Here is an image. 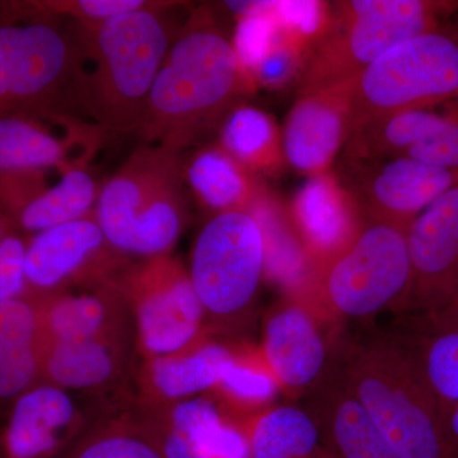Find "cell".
<instances>
[{
	"instance_id": "d4e9b609",
	"label": "cell",
	"mask_w": 458,
	"mask_h": 458,
	"mask_svg": "<svg viewBox=\"0 0 458 458\" xmlns=\"http://www.w3.org/2000/svg\"><path fill=\"white\" fill-rule=\"evenodd\" d=\"M445 119L442 106L381 114L355 125L344 146V158L385 159L408 155L432 137Z\"/></svg>"
},
{
	"instance_id": "f1b7e54d",
	"label": "cell",
	"mask_w": 458,
	"mask_h": 458,
	"mask_svg": "<svg viewBox=\"0 0 458 458\" xmlns=\"http://www.w3.org/2000/svg\"><path fill=\"white\" fill-rule=\"evenodd\" d=\"M236 421L246 434L252 458H316L318 426L306 410L273 405Z\"/></svg>"
},
{
	"instance_id": "44dd1931",
	"label": "cell",
	"mask_w": 458,
	"mask_h": 458,
	"mask_svg": "<svg viewBox=\"0 0 458 458\" xmlns=\"http://www.w3.org/2000/svg\"><path fill=\"white\" fill-rule=\"evenodd\" d=\"M134 418L165 458H209L225 414L218 401L197 396L157 405L141 403Z\"/></svg>"
},
{
	"instance_id": "e575fe53",
	"label": "cell",
	"mask_w": 458,
	"mask_h": 458,
	"mask_svg": "<svg viewBox=\"0 0 458 458\" xmlns=\"http://www.w3.org/2000/svg\"><path fill=\"white\" fill-rule=\"evenodd\" d=\"M331 4L325 2H274L273 16L280 32L309 55L330 21Z\"/></svg>"
},
{
	"instance_id": "52a82bcc",
	"label": "cell",
	"mask_w": 458,
	"mask_h": 458,
	"mask_svg": "<svg viewBox=\"0 0 458 458\" xmlns=\"http://www.w3.org/2000/svg\"><path fill=\"white\" fill-rule=\"evenodd\" d=\"M411 283L408 228L366 221L351 246L312 271L302 300L325 318L364 319L403 309Z\"/></svg>"
},
{
	"instance_id": "f35d334b",
	"label": "cell",
	"mask_w": 458,
	"mask_h": 458,
	"mask_svg": "<svg viewBox=\"0 0 458 458\" xmlns=\"http://www.w3.org/2000/svg\"><path fill=\"white\" fill-rule=\"evenodd\" d=\"M26 238L12 231L0 242V303L26 293Z\"/></svg>"
},
{
	"instance_id": "4fadbf2b",
	"label": "cell",
	"mask_w": 458,
	"mask_h": 458,
	"mask_svg": "<svg viewBox=\"0 0 458 458\" xmlns=\"http://www.w3.org/2000/svg\"><path fill=\"white\" fill-rule=\"evenodd\" d=\"M412 283L403 309L429 313L458 302V181L408 228Z\"/></svg>"
},
{
	"instance_id": "ffe728a7",
	"label": "cell",
	"mask_w": 458,
	"mask_h": 458,
	"mask_svg": "<svg viewBox=\"0 0 458 458\" xmlns=\"http://www.w3.org/2000/svg\"><path fill=\"white\" fill-rule=\"evenodd\" d=\"M312 394L310 412L318 432L316 458H400L344 386L337 369Z\"/></svg>"
},
{
	"instance_id": "6da1fadb",
	"label": "cell",
	"mask_w": 458,
	"mask_h": 458,
	"mask_svg": "<svg viewBox=\"0 0 458 458\" xmlns=\"http://www.w3.org/2000/svg\"><path fill=\"white\" fill-rule=\"evenodd\" d=\"M255 84L209 5L190 9L148 98L138 137L176 153L219 129Z\"/></svg>"
},
{
	"instance_id": "74e56055",
	"label": "cell",
	"mask_w": 458,
	"mask_h": 458,
	"mask_svg": "<svg viewBox=\"0 0 458 458\" xmlns=\"http://www.w3.org/2000/svg\"><path fill=\"white\" fill-rule=\"evenodd\" d=\"M445 119L432 137L412 148L408 157L458 171V99L443 105Z\"/></svg>"
},
{
	"instance_id": "ac0fdd59",
	"label": "cell",
	"mask_w": 458,
	"mask_h": 458,
	"mask_svg": "<svg viewBox=\"0 0 458 458\" xmlns=\"http://www.w3.org/2000/svg\"><path fill=\"white\" fill-rule=\"evenodd\" d=\"M82 433V417L64 388L47 382L14 400L4 433L8 458L60 456Z\"/></svg>"
},
{
	"instance_id": "f546056e",
	"label": "cell",
	"mask_w": 458,
	"mask_h": 458,
	"mask_svg": "<svg viewBox=\"0 0 458 458\" xmlns=\"http://www.w3.org/2000/svg\"><path fill=\"white\" fill-rule=\"evenodd\" d=\"M280 391L278 381L259 348L233 349L219 384L213 393L225 415L241 420L271 408Z\"/></svg>"
},
{
	"instance_id": "8fae6325",
	"label": "cell",
	"mask_w": 458,
	"mask_h": 458,
	"mask_svg": "<svg viewBox=\"0 0 458 458\" xmlns=\"http://www.w3.org/2000/svg\"><path fill=\"white\" fill-rule=\"evenodd\" d=\"M334 174L360 205L366 221L405 228L458 181V171L408 156L385 159L342 157Z\"/></svg>"
},
{
	"instance_id": "d6986e66",
	"label": "cell",
	"mask_w": 458,
	"mask_h": 458,
	"mask_svg": "<svg viewBox=\"0 0 458 458\" xmlns=\"http://www.w3.org/2000/svg\"><path fill=\"white\" fill-rule=\"evenodd\" d=\"M44 345L134 335L131 310L117 284L81 293L38 294Z\"/></svg>"
},
{
	"instance_id": "836d02e7",
	"label": "cell",
	"mask_w": 458,
	"mask_h": 458,
	"mask_svg": "<svg viewBox=\"0 0 458 458\" xmlns=\"http://www.w3.org/2000/svg\"><path fill=\"white\" fill-rule=\"evenodd\" d=\"M41 339L40 303L27 291L22 297L0 303V361Z\"/></svg>"
},
{
	"instance_id": "8d00e7d4",
	"label": "cell",
	"mask_w": 458,
	"mask_h": 458,
	"mask_svg": "<svg viewBox=\"0 0 458 458\" xmlns=\"http://www.w3.org/2000/svg\"><path fill=\"white\" fill-rule=\"evenodd\" d=\"M279 29V27H278ZM307 53L279 31L278 38L271 45L252 73L255 86L278 89L300 78Z\"/></svg>"
},
{
	"instance_id": "7402d4cb",
	"label": "cell",
	"mask_w": 458,
	"mask_h": 458,
	"mask_svg": "<svg viewBox=\"0 0 458 458\" xmlns=\"http://www.w3.org/2000/svg\"><path fill=\"white\" fill-rule=\"evenodd\" d=\"M134 335L45 346L42 382L71 390H101L128 369Z\"/></svg>"
},
{
	"instance_id": "e0dca14e",
	"label": "cell",
	"mask_w": 458,
	"mask_h": 458,
	"mask_svg": "<svg viewBox=\"0 0 458 458\" xmlns=\"http://www.w3.org/2000/svg\"><path fill=\"white\" fill-rule=\"evenodd\" d=\"M288 214L312 271L342 254L366 223L360 205L333 171L307 179L295 191Z\"/></svg>"
},
{
	"instance_id": "7c38bea8",
	"label": "cell",
	"mask_w": 458,
	"mask_h": 458,
	"mask_svg": "<svg viewBox=\"0 0 458 458\" xmlns=\"http://www.w3.org/2000/svg\"><path fill=\"white\" fill-rule=\"evenodd\" d=\"M129 259L108 246L95 212L35 234L27 243V291L56 293L71 285L86 289L116 284Z\"/></svg>"
},
{
	"instance_id": "5bb4252c",
	"label": "cell",
	"mask_w": 458,
	"mask_h": 458,
	"mask_svg": "<svg viewBox=\"0 0 458 458\" xmlns=\"http://www.w3.org/2000/svg\"><path fill=\"white\" fill-rule=\"evenodd\" d=\"M324 318L294 295L267 313L260 351L280 391L292 394L313 391L330 375L333 369Z\"/></svg>"
},
{
	"instance_id": "3957f363",
	"label": "cell",
	"mask_w": 458,
	"mask_h": 458,
	"mask_svg": "<svg viewBox=\"0 0 458 458\" xmlns=\"http://www.w3.org/2000/svg\"><path fill=\"white\" fill-rule=\"evenodd\" d=\"M337 373L400 458H448L438 403L406 339L349 344Z\"/></svg>"
},
{
	"instance_id": "cb8c5ba5",
	"label": "cell",
	"mask_w": 458,
	"mask_h": 458,
	"mask_svg": "<svg viewBox=\"0 0 458 458\" xmlns=\"http://www.w3.org/2000/svg\"><path fill=\"white\" fill-rule=\"evenodd\" d=\"M183 176L192 194L213 216L249 212L264 182L238 164L218 144L203 147L183 165Z\"/></svg>"
},
{
	"instance_id": "2e32d148",
	"label": "cell",
	"mask_w": 458,
	"mask_h": 458,
	"mask_svg": "<svg viewBox=\"0 0 458 458\" xmlns=\"http://www.w3.org/2000/svg\"><path fill=\"white\" fill-rule=\"evenodd\" d=\"M349 83L300 96L282 131L286 165L307 179L327 174L352 131Z\"/></svg>"
},
{
	"instance_id": "603a6c76",
	"label": "cell",
	"mask_w": 458,
	"mask_h": 458,
	"mask_svg": "<svg viewBox=\"0 0 458 458\" xmlns=\"http://www.w3.org/2000/svg\"><path fill=\"white\" fill-rule=\"evenodd\" d=\"M232 355L231 346L207 340L181 354L148 358L140 369L143 403H176L213 391Z\"/></svg>"
},
{
	"instance_id": "ba28073f",
	"label": "cell",
	"mask_w": 458,
	"mask_h": 458,
	"mask_svg": "<svg viewBox=\"0 0 458 458\" xmlns=\"http://www.w3.org/2000/svg\"><path fill=\"white\" fill-rule=\"evenodd\" d=\"M352 129L381 114L458 99V13L400 42L349 83Z\"/></svg>"
},
{
	"instance_id": "d590c367",
	"label": "cell",
	"mask_w": 458,
	"mask_h": 458,
	"mask_svg": "<svg viewBox=\"0 0 458 458\" xmlns=\"http://www.w3.org/2000/svg\"><path fill=\"white\" fill-rule=\"evenodd\" d=\"M45 345L41 339L0 361V403L16 400L42 382Z\"/></svg>"
},
{
	"instance_id": "4316f807",
	"label": "cell",
	"mask_w": 458,
	"mask_h": 458,
	"mask_svg": "<svg viewBox=\"0 0 458 458\" xmlns=\"http://www.w3.org/2000/svg\"><path fill=\"white\" fill-rule=\"evenodd\" d=\"M423 316L420 335L406 342L417 355L443 420L458 403V302Z\"/></svg>"
},
{
	"instance_id": "277c9868",
	"label": "cell",
	"mask_w": 458,
	"mask_h": 458,
	"mask_svg": "<svg viewBox=\"0 0 458 458\" xmlns=\"http://www.w3.org/2000/svg\"><path fill=\"white\" fill-rule=\"evenodd\" d=\"M180 153L141 144L101 186L95 218L108 246L123 258L171 254L186 222Z\"/></svg>"
},
{
	"instance_id": "9c48e42d",
	"label": "cell",
	"mask_w": 458,
	"mask_h": 458,
	"mask_svg": "<svg viewBox=\"0 0 458 458\" xmlns=\"http://www.w3.org/2000/svg\"><path fill=\"white\" fill-rule=\"evenodd\" d=\"M265 240L249 212L213 216L195 241L190 264L205 319L219 324L242 318L265 278Z\"/></svg>"
},
{
	"instance_id": "30bf717a",
	"label": "cell",
	"mask_w": 458,
	"mask_h": 458,
	"mask_svg": "<svg viewBox=\"0 0 458 458\" xmlns=\"http://www.w3.org/2000/svg\"><path fill=\"white\" fill-rule=\"evenodd\" d=\"M116 284L146 360L181 354L207 342V319L189 270L171 254L129 262Z\"/></svg>"
},
{
	"instance_id": "5b68a950",
	"label": "cell",
	"mask_w": 458,
	"mask_h": 458,
	"mask_svg": "<svg viewBox=\"0 0 458 458\" xmlns=\"http://www.w3.org/2000/svg\"><path fill=\"white\" fill-rule=\"evenodd\" d=\"M306 57L298 98L352 82L400 42L430 31L458 13V2L343 0Z\"/></svg>"
},
{
	"instance_id": "484cf974",
	"label": "cell",
	"mask_w": 458,
	"mask_h": 458,
	"mask_svg": "<svg viewBox=\"0 0 458 458\" xmlns=\"http://www.w3.org/2000/svg\"><path fill=\"white\" fill-rule=\"evenodd\" d=\"M218 146L255 176L276 177L284 171L282 131L271 114L237 105L218 129Z\"/></svg>"
},
{
	"instance_id": "83f0119b",
	"label": "cell",
	"mask_w": 458,
	"mask_h": 458,
	"mask_svg": "<svg viewBox=\"0 0 458 458\" xmlns=\"http://www.w3.org/2000/svg\"><path fill=\"white\" fill-rule=\"evenodd\" d=\"M99 190L89 165L69 168L55 185L47 186L14 216V228L38 234L82 219L95 212Z\"/></svg>"
},
{
	"instance_id": "1f68e13d",
	"label": "cell",
	"mask_w": 458,
	"mask_h": 458,
	"mask_svg": "<svg viewBox=\"0 0 458 458\" xmlns=\"http://www.w3.org/2000/svg\"><path fill=\"white\" fill-rule=\"evenodd\" d=\"M150 0H40V2H11L0 5L3 16L17 18H49L65 20L77 25H96L126 12L137 11L150 4Z\"/></svg>"
},
{
	"instance_id": "9a60e30c",
	"label": "cell",
	"mask_w": 458,
	"mask_h": 458,
	"mask_svg": "<svg viewBox=\"0 0 458 458\" xmlns=\"http://www.w3.org/2000/svg\"><path fill=\"white\" fill-rule=\"evenodd\" d=\"M69 117L75 116H0V177L53 168L63 174L75 165H89L107 134L82 119L56 134L55 129Z\"/></svg>"
},
{
	"instance_id": "8992f818",
	"label": "cell",
	"mask_w": 458,
	"mask_h": 458,
	"mask_svg": "<svg viewBox=\"0 0 458 458\" xmlns=\"http://www.w3.org/2000/svg\"><path fill=\"white\" fill-rule=\"evenodd\" d=\"M77 26L0 17V116L54 119L81 113ZM77 117V116H75Z\"/></svg>"
},
{
	"instance_id": "4dcf8cb0",
	"label": "cell",
	"mask_w": 458,
	"mask_h": 458,
	"mask_svg": "<svg viewBox=\"0 0 458 458\" xmlns=\"http://www.w3.org/2000/svg\"><path fill=\"white\" fill-rule=\"evenodd\" d=\"M56 458H165L134 415L106 419L80 434Z\"/></svg>"
},
{
	"instance_id": "7a4b0ae2",
	"label": "cell",
	"mask_w": 458,
	"mask_h": 458,
	"mask_svg": "<svg viewBox=\"0 0 458 458\" xmlns=\"http://www.w3.org/2000/svg\"><path fill=\"white\" fill-rule=\"evenodd\" d=\"M182 2H155L96 25H77L81 113L110 134H138L148 98L179 33L171 12Z\"/></svg>"
},
{
	"instance_id": "d6a6232c",
	"label": "cell",
	"mask_w": 458,
	"mask_h": 458,
	"mask_svg": "<svg viewBox=\"0 0 458 458\" xmlns=\"http://www.w3.org/2000/svg\"><path fill=\"white\" fill-rule=\"evenodd\" d=\"M273 5L274 2H255L250 13L237 18L236 30L231 38L241 68L251 81L256 66L278 38Z\"/></svg>"
},
{
	"instance_id": "ab89813d",
	"label": "cell",
	"mask_w": 458,
	"mask_h": 458,
	"mask_svg": "<svg viewBox=\"0 0 458 458\" xmlns=\"http://www.w3.org/2000/svg\"><path fill=\"white\" fill-rule=\"evenodd\" d=\"M12 231H17V229L14 228L11 219L0 210V242H2L3 238L7 236L8 233H11Z\"/></svg>"
}]
</instances>
